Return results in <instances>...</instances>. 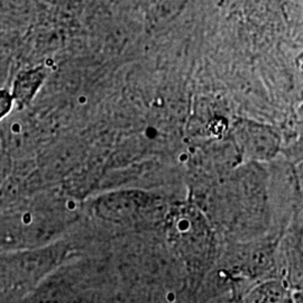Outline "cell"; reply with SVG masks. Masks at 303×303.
<instances>
[{
	"label": "cell",
	"mask_w": 303,
	"mask_h": 303,
	"mask_svg": "<svg viewBox=\"0 0 303 303\" xmlns=\"http://www.w3.org/2000/svg\"><path fill=\"white\" fill-rule=\"evenodd\" d=\"M45 78L46 70L43 66L19 72L13 84L11 95L13 103L18 105L19 109L27 107L40 90Z\"/></svg>",
	"instance_id": "cell-1"
},
{
	"label": "cell",
	"mask_w": 303,
	"mask_h": 303,
	"mask_svg": "<svg viewBox=\"0 0 303 303\" xmlns=\"http://www.w3.org/2000/svg\"><path fill=\"white\" fill-rule=\"evenodd\" d=\"M285 292L277 283H268L256 289L251 294L248 303H283Z\"/></svg>",
	"instance_id": "cell-2"
},
{
	"label": "cell",
	"mask_w": 303,
	"mask_h": 303,
	"mask_svg": "<svg viewBox=\"0 0 303 303\" xmlns=\"http://www.w3.org/2000/svg\"><path fill=\"white\" fill-rule=\"evenodd\" d=\"M13 99L7 89H0V120L5 118L13 109Z\"/></svg>",
	"instance_id": "cell-3"
}]
</instances>
